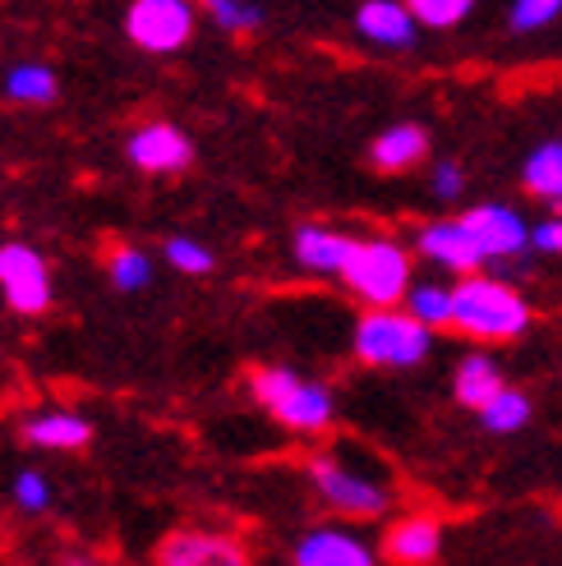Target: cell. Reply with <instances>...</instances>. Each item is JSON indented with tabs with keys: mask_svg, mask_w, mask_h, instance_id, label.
<instances>
[{
	"mask_svg": "<svg viewBox=\"0 0 562 566\" xmlns=\"http://www.w3.org/2000/svg\"><path fill=\"white\" fill-rule=\"evenodd\" d=\"M342 281L370 304V308H397L410 291V253L397 240H355Z\"/></svg>",
	"mask_w": 562,
	"mask_h": 566,
	"instance_id": "277c9868",
	"label": "cell"
},
{
	"mask_svg": "<svg viewBox=\"0 0 562 566\" xmlns=\"http://www.w3.org/2000/svg\"><path fill=\"white\" fill-rule=\"evenodd\" d=\"M166 263H171L176 272H185V276H204V272H212V249L208 244H199V240H189V235H171L166 240Z\"/></svg>",
	"mask_w": 562,
	"mask_h": 566,
	"instance_id": "4316f807",
	"label": "cell"
},
{
	"mask_svg": "<svg viewBox=\"0 0 562 566\" xmlns=\"http://www.w3.org/2000/svg\"><path fill=\"white\" fill-rule=\"evenodd\" d=\"M129 161L138 166V171H148V176H176L185 171V166L194 161V144H189V134L176 129L171 120H153V125H138L129 134V144H125Z\"/></svg>",
	"mask_w": 562,
	"mask_h": 566,
	"instance_id": "30bf717a",
	"label": "cell"
},
{
	"mask_svg": "<svg viewBox=\"0 0 562 566\" xmlns=\"http://www.w3.org/2000/svg\"><path fill=\"white\" fill-rule=\"evenodd\" d=\"M406 6L419 19V28H457L475 14L480 0H406Z\"/></svg>",
	"mask_w": 562,
	"mask_h": 566,
	"instance_id": "d4e9b609",
	"label": "cell"
},
{
	"mask_svg": "<svg viewBox=\"0 0 562 566\" xmlns=\"http://www.w3.org/2000/svg\"><path fill=\"white\" fill-rule=\"evenodd\" d=\"M530 244L540 253H549V259H562V212H553L540 226H530Z\"/></svg>",
	"mask_w": 562,
	"mask_h": 566,
	"instance_id": "f546056e",
	"label": "cell"
},
{
	"mask_svg": "<svg viewBox=\"0 0 562 566\" xmlns=\"http://www.w3.org/2000/svg\"><path fill=\"white\" fill-rule=\"evenodd\" d=\"M204 14L221 33H259L263 28V10L254 0H204Z\"/></svg>",
	"mask_w": 562,
	"mask_h": 566,
	"instance_id": "cb8c5ba5",
	"label": "cell"
},
{
	"mask_svg": "<svg viewBox=\"0 0 562 566\" xmlns=\"http://www.w3.org/2000/svg\"><path fill=\"white\" fill-rule=\"evenodd\" d=\"M480 423L489 433H517V429H525V423H530V396L502 387L489 406H480Z\"/></svg>",
	"mask_w": 562,
	"mask_h": 566,
	"instance_id": "603a6c76",
	"label": "cell"
},
{
	"mask_svg": "<svg viewBox=\"0 0 562 566\" xmlns=\"http://www.w3.org/2000/svg\"><path fill=\"white\" fill-rule=\"evenodd\" d=\"M434 350V327L397 308H370L355 323V355L374 369H415Z\"/></svg>",
	"mask_w": 562,
	"mask_h": 566,
	"instance_id": "3957f363",
	"label": "cell"
},
{
	"mask_svg": "<svg viewBox=\"0 0 562 566\" xmlns=\"http://www.w3.org/2000/svg\"><path fill=\"white\" fill-rule=\"evenodd\" d=\"M355 33L378 51H410L419 42V19L406 0H364L355 10Z\"/></svg>",
	"mask_w": 562,
	"mask_h": 566,
	"instance_id": "7c38bea8",
	"label": "cell"
},
{
	"mask_svg": "<svg viewBox=\"0 0 562 566\" xmlns=\"http://www.w3.org/2000/svg\"><path fill=\"white\" fill-rule=\"evenodd\" d=\"M249 391H254V401L277 423H287V429H295V433H323L327 423H332V415H336L332 391L319 378L295 374V369H281V364L254 369V378H249Z\"/></svg>",
	"mask_w": 562,
	"mask_h": 566,
	"instance_id": "7a4b0ae2",
	"label": "cell"
},
{
	"mask_svg": "<svg viewBox=\"0 0 562 566\" xmlns=\"http://www.w3.org/2000/svg\"><path fill=\"white\" fill-rule=\"evenodd\" d=\"M106 276H111V286L134 295V291H144L148 281H153V259L144 249H134V244H121L116 253L106 259Z\"/></svg>",
	"mask_w": 562,
	"mask_h": 566,
	"instance_id": "7402d4cb",
	"label": "cell"
},
{
	"mask_svg": "<svg viewBox=\"0 0 562 566\" xmlns=\"http://www.w3.org/2000/svg\"><path fill=\"white\" fill-rule=\"evenodd\" d=\"M521 185L535 198H544L553 212H562V138H544V144L525 157Z\"/></svg>",
	"mask_w": 562,
	"mask_h": 566,
	"instance_id": "ac0fdd59",
	"label": "cell"
},
{
	"mask_svg": "<svg viewBox=\"0 0 562 566\" xmlns=\"http://www.w3.org/2000/svg\"><path fill=\"white\" fill-rule=\"evenodd\" d=\"M415 244H419V253H425L429 263H438L443 272H480L489 259H485V249H480V240L470 235V226L461 221V217H452V221H429L425 231L415 235Z\"/></svg>",
	"mask_w": 562,
	"mask_h": 566,
	"instance_id": "8fae6325",
	"label": "cell"
},
{
	"mask_svg": "<svg viewBox=\"0 0 562 566\" xmlns=\"http://www.w3.org/2000/svg\"><path fill=\"white\" fill-rule=\"evenodd\" d=\"M508 387L502 382V369H498V359L493 355H466L461 364H457V382H452V391H457V401L461 406H470V410H480V406H489L493 396Z\"/></svg>",
	"mask_w": 562,
	"mask_h": 566,
	"instance_id": "d6986e66",
	"label": "cell"
},
{
	"mask_svg": "<svg viewBox=\"0 0 562 566\" xmlns=\"http://www.w3.org/2000/svg\"><path fill=\"white\" fill-rule=\"evenodd\" d=\"M429 189H434V198H443V203H457L461 189H466V171L457 161H438L434 176H429Z\"/></svg>",
	"mask_w": 562,
	"mask_h": 566,
	"instance_id": "f1b7e54d",
	"label": "cell"
},
{
	"mask_svg": "<svg viewBox=\"0 0 562 566\" xmlns=\"http://www.w3.org/2000/svg\"><path fill=\"white\" fill-rule=\"evenodd\" d=\"M65 566H102V562H97L93 553H70V557H65Z\"/></svg>",
	"mask_w": 562,
	"mask_h": 566,
	"instance_id": "4dcf8cb0",
	"label": "cell"
},
{
	"mask_svg": "<svg viewBox=\"0 0 562 566\" xmlns=\"http://www.w3.org/2000/svg\"><path fill=\"white\" fill-rule=\"evenodd\" d=\"M351 249H355V235L332 231V226H300V231H295V263L304 272L342 276Z\"/></svg>",
	"mask_w": 562,
	"mask_h": 566,
	"instance_id": "5bb4252c",
	"label": "cell"
},
{
	"mask_svg": "<svg viewBox=\"0 0 562 566\" xmlns=\"http://www.w3.org/2000/svg\"><path fill=\"white\" fill-rule=\"evenodd\" d=\"M0 295L23 318H38L51 308V268L33 244H0Z\"/></svg>",
	"mask_w": 562,
	"mask_h": 566,
	"instance_id": "52a82bcc",
	"label": "cell"
},
{
	"mask_svg": "<svg viewBox=\"0 0 562 566\" xmlns=\"http://www.w3.org/2000/svg\"><path fill=\"white\" fill-rule=\"evenodd\" d=\"M461 221L470 226V235L480 240V249H485L489 263L521 259V253L530 249V226H525V217H521L517 208H508V203H480V208L461 212Z\"/></svg>",
	"mask_w": 562,
	"mask_h": 566,
	"instance_id": "9c48e42d",
	"label": "cell"
},
{
	"mask_svg": "<svg viewBox=\"0 0 562 566\" xmlns=\"http://www.w3.org/2000/svg\"><path fill=\"white\" fill-rule=\"evenodd\" d=\"M23 438L42 451H79L93 442V423L79 410H42L23 423Z\"/></svg>",
	"mask_w": 562,
	"mask_h": 566,
	"instance_id": "e0dca14e",
	"label": "cell"
},
{
	"mask_svg": "<svg viewBox=\"0 0 562 566\" xmlns=\"http://www.w3.org/2000/svg\"><path fill=\"white\" fill-rule=\"evenodd\" d=\"M153 566H249V553L231 534L212 530H176L157 544Z\"/></svg>",
	"mask_w": 562,
	"mask_h": 566,
	"instance_id": "ba28073f",
	"label": "cell"
},
{
	"mask_svg": "<svg viewBox=\"0 0 562 566\" xmlns=\"http://www.w3.org/2000/svg\"><path fill=\"white\" fill-rule=\"evenodd\" d=\"M309 484L319 489V497L342 516H355V521H370V516H383L387 512V479L378 474H364L360 465L346 461V451H332V457H314L309 461Z\"/></svg>",
	"mask_w": 562,
	"mask_h": 566,
	"instance_id": "5b68a950",
	"label": "cell"
},
{
	"mask_svg": "<svg viewBox=\"0 0 562 566\" xmlns=\"http://www.w3.org/2000/svg\"><path fill=\"white\" fill-rule=\"evenodd\" d=\"M452 327H461L475 342H517L530 332V304L517 286L498 276H461L457 286V318Z\"/></svg>",
	"mask_w": 562,
	"mask_h": 566,
	"instance_id": "6da1fadb",
	"label": "cell"
},
{
	"mask_svg": "<svg viewBox=\"0 0 562 566\" xmlns=\"http://www.w3.org/2000/svg\"><path fill=\"white\" fill-rule=\"evenodd\" d=\"M55 93H61V83H55V70L42 65V61H23L6 74V97L10 102L46 106V102H55Z\"/></svg>",
	"mask_w": 562,
	"mask_h": 566,
	"instance_id": "44dd1931",
	"label": "cell"
},
{
	"mask_svg": "<svg viewBox=\"0 0 562 566\" xmlns=\"http://www.w3.org/2000/svg\"><path fill=\"white\" fill-rule=\"evenodd\" d=\"M425 153H429V129L425 125H410V120L383 129L374 144H370V161H374V171H383V176L410 171V166L425 161Z\"/></svg>",
	"mask_w": 562,
	"mask_h": 566,
	"instance_id": "9a60e30c",
	"label": "cell"
},
{
	"mask_svg": "<svg viewBox=\"0 0 562 566\" xmlns=\"http://www.w3.org/2000/svg\"><path fill=\"white\" fill-rule=\"evenodd\" d=\"M443 553V525L434 516H402L387 530V557L402 566H429Z\"/></svg>",
	"mask_w": 562,
	"mask_h": 566,
	"instance_id": "2e32d148",
	"label": "cell"
},
{
	"mask_svg": "<svg viewBox=\"0 0 562 566\" xmlns=\"http://www.w3.org/2000/svg\"><path fill=\"white\" fill-rule=\"evenodd\" d=\"M406 314H415L425 327H452L457 318V286H443V281H410L406 291Z\"/></svg>",
	"mask_w": 562,
	"mask_h": 566,
	"instance_id": "ffe728a7",
	"label": "cell"
},
{
	"mask_svg": "<svg viewBox=\"0 0 562 566\" xmlns=\"http://www.w3.org/2000/svg\"><path fill=\"white\" fill-rule=\"evenodd\" d=\"M562 14V0H512L508 6V28L512 33H544L549 23H558Z\"/></svg>",
	"mask_w": 562,
	"mask_h": 566,
	"instance_id": "484cf974",
	"label": "cell"
},
{
	"mask_svg": "<svg viewBox=\"0 0 562 566\" xmlns=\"http://www.w3.org/2000/svg\"><path fill=\"white\" fill-rule=\"evenodd\" d=\"M295 566H378V553L355 530L323 525L295 544Z\"/></svg>",
	"mask_w": 562,
	"mask_h": 566,
	"instance_id": "4fadbf2b",
	"label": "cell"
},
{
	"mask_svg": "<svg viewBox=\"0 0 562 566\" xmlns=\"http://www.w3.org/2000/svg\"><path fill=\"white\" fill-rule=\"evenodd\" d=\"M14 502H19V512L42 516L51 506V479L42 470H19L14 474Z\"/></svg>",
	"mask_w": 562,
	"mask_h": 566,
	"instance_id": "83f0119b",
	"label": "cell"
},
{
	"mask_svg": "<svg viewBox=\"0 0 562 566\" xmlns=\"http://www.w3.org/2000/svg\"><path fill=\"white\" fill-rule=\"evenodd\" d=\"M194 0H129L125 10V38L138 51L153 55H171L194 38Z\"/></svg>",
	"mask_w": 562,
	"mask_h": 566,
	"instance_id": "8992f818",
	"label": "cell"
}]
</instances>
